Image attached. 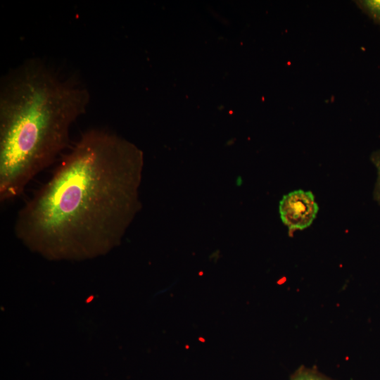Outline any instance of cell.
Wrapping results in <instances>:
<instances>
[{
    "mask_svg": "<svg viewBox=\"0 0 380 380\" xmlns=\"http://www.w3.org/2000/svg\"><path fill=\"white\" fill-rule=\"evenodd\" d=\"M141 163L138 149L115 134L87 131L20 209L15 235L52 258L108 251L134 212Z\"/></svg>",
    "mask_w": 380,
    "mask_h": 380,
    "instance_id": "cell-1",
    "label": "cell"
},
{
    "mask_svg": "<svg viewBox=\"0 0 380 380\" xmlns=\"http://www.w3.org/2000/svg\"><path fill=\"white\" fill-rule=\"evenodd\" d=\"M88 90L38 60L5 75L0 85V201L21 195L67 147Z\"/></svg>",
    "mask_w": 380,
    "mask_h": 380,
    "instance_id": "cell-2",
    "label": "cell"
},
{
    "mask_svg": "<svg viewBox=\"0 0 380 380\" xmlns=\"http://www.w3.org/2000/svg\"><path fill=\"white\" fill-rule=\"evenodd\" d=\"M279 210L281 220L291 236L294 232L303 230L312 224L319 208L311 191L298 189L283 196Z\"/></svg>",
    "mask_w": 380,
    "mask_h": 380,
    "instance_id": "cell-3",
    "label": "cell"
},
{
    "mask_svg": "<svg viewBox=\"0 0 380 380\" xmlns=\"http://www.w3.org/2000/svg\"><path fill=\"white\" fill-rule=\"evenodd\" d=\"M354 2L363 13L380 25V0H356Z\"/></svg>",
    "mask_w": 380,
    "mask_h": 380,
    "instance_id": "cell-4",
    "label": "cell"
},
{
    "mask_svg": "<svg viewBox=\"0 0 380 380\" xmlns=\"http://www.w3.org/2000/svg\"><path fill=\"white\" fill-rule=\"evenodd\" d=\"M289 380H331L315 368L300 367L290 377Z\"/></svg>",
    "mask_w": 380,
    "mask_h": 380,
    "instance_id": "cell-5",
    "label": "cell"
},
{
    "mask_svg": "<svg viewBox=\"0 0 380 380\" xmlns=\"http://www.w3.org/2000/svg\"><path fill=\"white\" fill-rule=\"evenodd\" d=\"M372 163L376 169L377 178L373 192L374 199L380 205V149L372 152L370 156Z\"/></svg>",
    "mask_w": 380,
    "mask_h": 380,
    "instance_id": "cell-6",
    "label": "cell"
}]
</instances>
